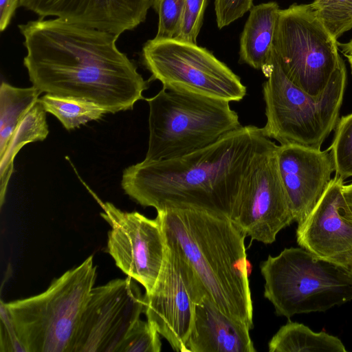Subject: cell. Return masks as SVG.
Returning a JSON list of instances; mask_svg holds the SVG:
<instances>
[{
  "label": "cell",
  "instance_id": "cell-1",
  "mask_svg": "<svg viewBox=\"0 0 352 352\" xmlns=\"http://www.w3.org/2000/svg\"><path fill=\"white\" fill-rule=\"evenodd\" d=\"M23 64L41 93L80 98L108 113L132 109L148 83L121 52L119 36L59 18L19 25Z\"/></svg>",
  "mask_w": 352,
  "mask_h": 352
},
{
  "label": "cell",
  "instance_id": "cell-2",
  "mask_svg": "<svg viewBox=\"0 0 352 352\" xmlns=\"http://www.w3.org/2000/svg\"><path fill=\"white\" fill-rule=\"evenodd\" d=\"M276 146L262 128L241 126L192 153L126 168L122 188L157 212L195 209L231 219L250 172Z\"/></svg>",
  "mask_w": 352,
  "mask_h": 352
},
{
  "label": "cell",
  "instance_id": "cell-3",
  "mask_svg": "<svg viewBox=\"0 0 352 352\" xmlns=\"http://www.w3.org/2000/svg\"><path fill=\"white\" fill-rule=\"evenodd\" d=\"M165 242L189 264L206 298L253 327L246 235L229 217L195 209L157 211Z\"/></svg>",
  "mask_w": 352,
  "mask_h": 352
},
{
  "label": "cell",
  "instance_id": "cell-4",
  "mask_svg": "<svg viewBox=\"0 0 352 352\" xmlns=\"http://www.w3.org/2000/svg\"><path fill=\"white\" fill-rule=\"evenodd\" d=\"M266 122L262 128L280 145L296 144L320 149L335 129L346 84L344 61L318 96H312L295 85L283 72L273 50L270 63L262 70Z\"/></svg>",
  "mask_w": 352,
  "mask_h": 352
},
{
  "label": "cell",
  "instance_id": "cell-5",
  "mask_svg": "<svg viewBox=\"0 0 352 352\" xmlns=\"http://www.w3.org/2000/svg\"><path fill=\"white\" fill-rule=\"evenodd\" d=\"M146 100L149 138L145 161L185 155L241 126L238 114L225 100L162 88Z\"/></svg>",
  "mask_w": 352,
  "mask_h": 352
},
{
  "label": "cell",
  "instance_id": "cell-6",
  "mask_svg": "<svg viewBox=\"0 0 352 352\" xmlns=\"http://www.w3.org/2000/svg\"><path fill=\"white\" fill-rule=\"evenodd\" d=\"M96 277L91 255L45 292L5 303L26 352H71Z\"/></svg>",
  "mask_w": 352,
  "mask_h": 352
},
{
  "label": "cell",
  "instance_id": "cell-7",
  "mask_svg": "<svg viewBox=\"0 0 352 352\" xmlns=\"http://www.w3.org/2000/svg\"><path fill=\"white\" fill-rule=\"evenodd\" d=\"M260 268L264 296L278 316L325 311L352 300V272L303 248L269 255Z\"/></svg>",
  "mask_w": 352,
  "mask_h": 352
},
{
  "label": "cell",
  "instance_id": "cell-8",
  "mask_svg": "<svg viewBox=\"0 0 352 352\" xmlns=\"http://www.w3.org/2000/svg\"><path fill=\"white\" fill-rule=\"evenodd\" d=\"M339 43L310 4L280 10L274 52L286 76L312 96L320 95L343 60Z\"/></svg>",
  "mask_w": 352,
  "mask_h": 352
},
{
  "label": "cell",
  "instance_id": "cell-9",
  "mask_svg": "<svg viewBox=\"0 0 352 352\" xmlns=\"http://www.w3.org/2000/svg\"><path fill=\"white\" fill-rule=\"evenodd\" d=\"M143 63L163 88L239 102L246 95L240 78L210 51L176 38L154 37L144 45Z\"/></svg>",
  "mask_w": 352,
  "mask_h": 352
},
{
  "label": "cell",
  "instance_id": "cell-10",
  "mask_svg": "<svg viewBox=\"0 0 352 352\" xmlns=\"http://www.w3.org/2000/svg\"><path fill=\"white\" fill-rule=\"evenodd\" d=\"M165 244L158 278L151 292L144 295V313L174 351L184 352L195 305L206 296L189 264L173 246Z\"/></svg>",
  "mask_w": 352,
  "mask_h": 352
},
{
  "label": "cell",
  "instance_id": "cell-11",
  "mask_svg": "<svg viewBox=\"0 0 352 352\" xmlns=\"http://www.w3.org/2000/svg\"><path fill=\"white\" fill-rule=\"evenodd\" d=\"M130 276L93 287L71 352H116L144 312V296Z\"/></svg>",
  "mask_w": 352,
  "mask_h": 352
},
{
  "label": "cell",
  "instance_id": "cell-12",
  "mask_svg": "<svg viewBox=\"0 0 352 352\" xmlns=\"http://www.w3.org/2000/svg\"><path fill=\"white\" fill-rule=\"evenodd\" d=\"M101 216L110 225L107 250L116 265L151 292L161 272L165 240L160 222L138 212H124L102 204Z\"/></svg>",
  "mask_w": 352,
  "mask_h": 352
},
{
  "label": "cell",
  "instance_id": "cell-13",
  "mask_svg": "<svg viewBox=\"0 0 352 352\" xmlns=\"http://www.w3.org/2000/svg\"><path fill=\"white\" fill-rule=\"evenodd\" d=\"M277 146L255 165L239 196L232 221L252 241L271 244L294 221L276 160Z\"/></svg>",
  "mask_w": 352,
  "mask_h": 352
},
{
  "label": "cell",
  "instance_id": "cell-14",
  "mask_svg": "<svg viewBox=\"0 0 352 352\" xmlns=\"http://www.w3.org/2000/svg\"><path fill=\"white\" fill-rule=\"evenodd\" d=\"M344 179L337 175L309 216L298 224L301 247L323 259L351 270L352 212L343 195Z\"/></svg>",
  "mask_w": 352,
  "mask_h": 352
},
{
  "label": "cell",
  "instance_id": "cell-15",
  "mask_svg": "<svg viewBox=\"0 0 352 352\" xmlns=\"http://www.w3.org/2000/svg\"><path fill=\"white\" fill-rule=\"evenodd\" d=\"M276 160L290 209L298 224L311 212L327 190L335 172L327 148L315 149L296 144L277 146Z\"/></svg>",
  "mask_w": 352,
  "mask_h": 352
},
{
  "label": "cell",
  "instance_id": "cell-16",
  "mask_svg": "<svg viewBox=\"0 0 352 352\" xmlns=\"http://www.w3.org/2000/svg\"><path fill=\"white\" fill-rule=\"evenodd\" d=\"M148 0H20L19 6L41 18L56 16L120 36L146 19Z\"/></svg>",
  "mask_w": 352,
  "mask_h": 352
},
{
  "label": "cell",
  "instance_id": "cell-17",
  "mask_svg": "<svg viewBox=\"0 0 352 352\" xmlns=\"http://www.w3.org/2000/svg\"><path fill=\"white\" fill-rule=\"evenodd\" d=\"M250 328L226 315L206 297L195 305L184 352H255Z\"/></svg>",
  "mask_w": 352,
  "mask_h": 352
},
{
  "label": "cell",
  "instance_id": "cell-18",
  "mask_svg": "<svg viewBox=\"0 0 352 352\" xmlns=\"http://www.w3.org/2000/svg\"><path fill=\"white\" fill-rule=\"evenodd\" d=\"M280 8L274 1L253 6L240 38V62L262 70L270 62Z\"/></svg>",
  "mask_w": 352,
  "mask_h": 352
},
{
  "label": "cell",
  "instance_id": "cell-19",
  "mask_svg": "<svg viewBox=\"0 0 352 352\" xmlns=\"http://www.w3.org/2000/svg\"><path fill=\"white\" fill-rule=\"evenodd\" d=\"M49 133L46 111L40 98L27 111L14 129L11 138L0 153V205L2 207L9 180L14 167V160L26 144L44 140Z\"/></svg>",
  "mask_w": 352,
  "mask_h": 352
},
{
  "label": "cell",
  "instance_id": "cell-20",
  "mask_svg": "<svg viewBox=\"0 0 352 352\" xmlns=\"http://www.w3.org/2000/svg\"><path fill=\"white\" fill-rule=\"evenodd\" d=\"M270 352H346L338 337L314 332L303 324L289 320L268 343Z\"/></svg>",
  "mask_w": 352,
  "mask_h": 352
},
{
  "label": "cell",
  "instance_id": "cell-21",
  "mask_svg": "<svg viewBox=\"0 0 352 352\" xmlns=\"http://www.w3.org/2000/svg\"><path fill=\"white\" fill-rule=\"evenodd\" d=\"M41 93L34 86L14 87L2 82L0 87V153L6 148L22 118L39 100Z\"/></svg>",
  "mask_w": 352,
  "mask_h": 352
},
{
  "label": "cell",
  "instance_id": "cell-22",
  "mask_svg": "<svg viewBox=\"0 0 352 352\" xmlns=\"http://www.w3.org/2000/svg\"><path fill=\"white\" fill-rule=\"evenodd\" d=\"M46 112L54 115L67 130L100 119L108 111L86 99L46 94L41 98Z\"/></svg>",
  "mask_w": 352,
  "mask_h": 352
},
{
  "label": "cell",
  "instance_id": "cell-23",
  "mask_svg": "<svg viewBox=\"0 0 352 352\" xmlns=\"http://www.w3.org/2000/svg\"><path fill=\"white\" fill-rule=\"evenodd\" d=\"M310 6L335 38L352 29V0H314Z\"/></svg>",
  "mask_w": 352,
  "mask_h": 352
},
{
  "label": "cell",
  "instance_id": "cell-24",
  "mask_svg": "<svg viewBox=\"0 0 352 352\" xmlns=\"http://www.w3.org/2000/svg\"><path fill=\"white\" fill-rule=\"evenodd\" d=\"M327 149L333 160L335 175L343 179L352 177V113L339 119Z\"/></svg>",
  "mask_w": 352,
  "mask_h": 352
},
{
  "label": "cell",
  "instance_id": "cell-25",
  "mask_svg": "<svg viewBox=\"0 0 352 352\" xmlns=\"http://www.w3.org/2000/svg\"><path fill=\"white\" fill-rule=\"evenodd\" d=\"M160 333L148 320L140 318L134 323L116 352H160Z\"/></svg>",
  "mask_w": 352,
  "mask_h": 352
},
{
  "label": "cell",
  "instance_id": "cell-26",
  "mask_svg": "<svg viewBox=\"0 0 352 352\" xmlns=\"http://www.w3.org/2000/svg\"><path fill=\"white\" fill-rule=\"evenodd\" d=\"M186 1H153L152 6L158 14V25L155 38H177L182 28Z\"/></svg>",
  "mask_w": 352,
  "mask_h": 352
},
{
  "label": "cell",
  "instance_id": "cell-27",
  "mask_svg": "<svg viewBox=\"0 0 352 352\" xmlns=\"http://www.w3.org/2000/svg\"><path fill=\"white\" fill-rule=\"evenodd\" d=\"M207 0H186L182 25L178 39L197 43Z\"/></svg>",
  "mask_w": 352,
  "mask_h": 352
},
{
  "label": "cell",
  "instance_id": "cell-28",
  "mask_svg": "<svg viewBox=\"0 0 352 352\" xmlns=\"http://www.w3.org/2000/svg\"><path fill=\"white\" fill-rule=\"evenodd\" d=\"M253 6L252 0H215L214 11L217 26L225 28L242 17Z\"/></svg>",
  "mask_w": 352,
  "mask_h": 352
},
{
  "label": "cell",
  "instance_id": "cell-29",
  "mask_svg": "<svg viewBox=\"0 0 352 352\" xmlns=\"http://www.w3.org/2000/svg\"><path fill=\"white\" fill-rule=\"evenodd\" d=\"M0 310V351L26 352L19 338L5 302L2 300H1Z\"/></svg>",
  "mask_w": 352,
  "mask_h": 352
},
{
  "label": "cell",
  "instance_id": "cell-30",
  "mask_svg": "<svg viewBox=\"0 0 352 352\" xmlns=\"http://www.w3.org/2000/svg\"><path fill=\"white\" fill-rule=\"evenodd\" d=\"M19 6V0H0V30L4 31Z\"/></svg>",
  "mask_w": 352,
  "mask_h": 352
},
{
  "label": "cell",
  "instance_id": "cell-31",
  "mask_svg": "<svg viewBox=\"0 0 352 352\" xmlns=\"http://www.w3.org/2000/svg\"><path fill=\"white\" fill-rule=\"evenodd\" d=\"M343 195L348 206L352 212V183L349 185H344Z\"/></svg>",
  "mask_w": 352,
  "mask_h": 352
},
{
  "label": "cell",
  "instance_id": "cell-32",
  "mask_svg": "<svg viewBox=\"0 0 352 352\" xmlns=\"http://www.w3.org/2000/svg\"><path fill=\"white\" fill-rule=\"evenodd\" d=\"M342 53L346 56H352V38L345 43H339Z\"/></svg>",
  "mask_w": 352,
  "mask_h": 352
},
{
  "label": "cell",
  "instance_id": "cell-33",
  "mask_svg": "<svg viewBox=\"0 0 352 352\" xmlns=\"http://www.w3.org/2000/svg\"><path fill=\"white\" fill-rule=\"evenodd\" d=\"M346 58H348V60H349V65H350V67H351V73H352V56H348Z\"/></svg>",
  "mask_w": 352,
  "mask_h": 352
},
{
  "label": "cell",
  "instance_id": "cell-34",
  "mask_svg": "<svg viewBox=\"0 0 352 352\" xmlns=\"http://www.w3.org/2000/svg\"><path fill=\"white\" fill-rule=\"evenodd\" d=\"M148 1H152V3H153V0H148Z\"/></svg>",
  "mask_w": 352,
  "mask_h": 352
},
{
  "label": "cell",
  "instance_id": "cell-35",
  "mask_svg": "<svg viewBox=\"0 0 352 352\" xmlns=\"http://www.w3.org/2000/svg\"><path fill=\"white\" fill-rule=\"evenodd\" d=\"M351 271L352 272V267H351Z\"/></svg>",
  "mask_w": 352,
  "mask_h": 352
},
{
  "label": "cell",
  "instance_id": "cell-36",
  "mask_svg": "<svg viewBox=\"0 0 352 352\" xmlns=\"http://www.w3.org/2000/svg\"><path fill=\"white\" fill-rule=\"evenodd\" d=\"M19 1H20V0H19Z\"/></svg>",
  "mask_w": 352,
  "mask_h": 352
},
{
  "label": "cell",
  "instance_id": "cell-37",
  "mask_svg": "<svg viewBox=\"0 0 352 352\" xmlns=\"http://www.w3.org/2000/svg\"></svg>",
  "mask_w": 352,
  "mask_h": 352
}]
</instances>
